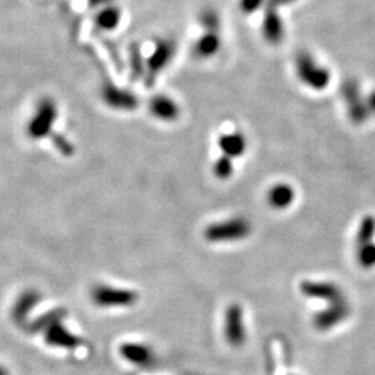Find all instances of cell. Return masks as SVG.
Returning a JSON list of instances; mask_svg holds the SVG:
<instances>
[{
	"instance_id": "22",
	"label": "cell",
	"mask_w": 375,
	"mask_h": 375,
	"mask_svg": "<svg viewBox=\"0 0 375 375\" xmlns=\"http://www.w3.org/2000/svg\"><path fill=\"white\" fill-rule=\"evenodd\" d=\"M264 5V0H241L239 8L245 14H252L257 12Z\"/></svg>"
},
{
	"instance_id": "26",
	"label": "cell",
	"mask_w": 375,
	"mask_h": 375,
	"mask_svg": "<svg viewBox=\"0 0 375 375\" xmlns=\"http://www.w3.org/2000/svg\"><path fill=\"white\" fill-rule=\"evenodd\" d=\"M112 2V0H88V3L90 5V6H103V5H108V3H110Z\"/></svg>"
},
{
	"instance_id": "5",
	"label": "cell",
	"mask_w": 375,
	"mask_h": 375,
	"mask_svg": "<svg viewBox=\"0 0 375 375\" xmlns=\"http://www.w3.org/2000/svg\"><path fill=\"white\" fill-rule=\"evenodd\" d=\"M342 97L347 105V113L353 124H363L369 113L365 106V101H363L358 83L354 79H349L342 85Z\"/></svg>"
},
{
	"instance_id": "12",
	"label": "cell",
	"mask_w": 375,
	"mask_h": 375,
	"mask_svg": "<svg viewBox=\"0 0 375 375\" xmlns=\"http://www.w3.org/2000/svg\"><path fill=\"white\" fill-rule=\"evenodd\" d=\"M221 48V39L217 31H206L194 45V53L201 59L213 57Z\"/></svg>"
},
{
	"instance_id": "23",
	"label": "cell",
	"mask_w": 375,
	"mask_h": 375,
	"mask_svg": "<svg viewBox=\"0 0 375 375\" xmlns=\"http://www.w3.org/2000/svg\"><path fill=\"white\" fill-rule=\"evenodd\" d=\"M110 42H112V41H106V39H103V45L106 46L108 52H109V53H112V59H113V63H114L116 68H117L119 71H123V68H124L123 59H121V56L117 53L116 46H113Z\"/></svg>"
},
{
	"instance_id": "13",
	"label": "cell",
	"mask_w": 375,
	"mask_h": 375,
	"mask_svg": "<svg viewBox=\"0 0 375 375\" xmlns=\"http://www.w3.org/2000/svg\"><path fill=\"white\" fill-rule=\"evenodd\" d=\"M246 138L243 134L241 132H231V134H224L220 139H219V146L221 149V152L234 159V157H239L245 153L246 150Z\"/></svg>"
},
{
	"instance_id": "21",
	"label": "cell",
	"mask_w": 375,
	"mask_h": 375,
	"mask_svg": "<svg viewBox=\"0 0 375 375\" xmlns=\"http://www.w3.org/2000/svg\"><path fill=\"white\" fill-rule=\"evenodd\" d=\"M201 23L206 28V31H217L220 26L219 16L213 10H206L201 17Z\"/></svg>"
},
{
	"instance_id": "6",
	"label": "cell",
	"mask_w": 375,
	"mask_h": 375,
	"mask_svg": "<svg viewBox=\"0 0 375 375\" xmlns=\"http://www.w3.org/2000/svg\"><path fill=\"white\" fill-rule=\"evenodd\" d=\"M102 99L109 108L123 112H132L139 105L136 95H134L132 92L119 88L113 83H109L103 88Z\"/></svg>"
},
{
	"instance_id": "11",
	"label": "cell",
	"mask_w": 375,
	"mask_h": 375,
	"mask_svg": "<svg viewBox=\"0 0 375 375\" xmlns=\"http://www.w3.org/2000/svg\"><path fill=\"white\" fill-rule=\"evenodd\" d=\"M95 296V301L103 306H113V305H130L134 302L135 296L132 292L127 291H119V290H112V288H101L97 290V292L93 294Z\"/></svg>"
},
{
	"instance_id": "24",
	"label": "cell",
	"mask_w": 375,
	"mask_h": 375,
	"mask_svg": "<svg viewBox=\"0 0 375 375\" xmlns=\"http://www.w3.org/2000/svg\"><path fill=\"white\" fill-rule=\"evenodd\" d=\"M365 106H367V110L371 114H375V90H372L369 95L365 99Z\"/></svg>"
},
{
	"instance_id": "1",
	"label": "cell",
	"mask_w": 375,
	"mask_h": 375,
	"mask_svg": "<svg viewBox=\"0 0 375 375\" xmlns=\"http://www.w3.org/2000/svg\"><path fill=\"white\" fill-rule=\"evenodd\" d=\"M57 114H59V110H57L56 102L50 98L42 99L38 103L35 113L27 125L28 136L34 141H39V139L50 136L57 120Z\"/></svg>"
},
{
	"instance_id": "9",
	"label": "cell",
	"mask_w": 375,
	"mask_h": 375,
	"mask_svg": "<svg viewBox=\"0 0 375 375\" xmlns=\"http://www.w3.org/2000/svg\"><path fill=\"white\" fill-rule=\"evenodd\" d=\"M227 338L232 345H241L245 339L243 328V316L242 310L238 306H232L227 314Z\"/></svg>"
},
{
	"instance_id": "10",
	"label": "cell",
	"mask_w": 375,
	"mask_h": 375,
	"mask_svg": "<svg viewBox=\"0 0 375 375\" xmlns=\"http://www.w3.org/2000/svg\"><path fill=\"white\" fill-rule=\"evenodd\" d=\"M295 201V191L288 183H276L268 192V203L276 209L284 210L290 207Z\"/></svg>"
},
{
	"instance_id": "18",
	"label": "cell",
	"mask_w": 375,
	"mask_h": 375,
	"mask_svg": "<svg viewBox=\"0 0 375 375\" xmlns=\"http://www.w3.org/2000/svg\"><path fill=\"white\" fill-rule=\"evenodd\" d=\"M213 171H214V175L219 178V179H228L231 178L232 172H234V164H232V159L228 157V156H221L216 163H214V167H213Z\"/></svg>"
},
{
	"instance_id": "25",
	"label": "cell",
	"mask_w": 375,
	"mask_h": 375,
	"mask_svg": "<svg viewBox=\"0 0 375 375\" xmlns=\"http://www.w3.org/2000/svg\"><path fill=\"white\" fill-rule=\"evenodd\" d=\"M294 0H267L265 2V8H271V9H276L279 6H284V5H290L292 3Z\"/></svg>"
},
{
	"instance_id": "4",
	"label": "cell",
	"mask_w": 375,
	"mask_h": 375,
	"mask_svg": "<svg viewBox=\"0 0 375 375\" xmlns=\"http://www.w3.org/2000/svg\"><path fill=\"white\" fill-rule=\"evenodd\" d=\"M250 234V224L245 219H231L206 228L205 236L210 242H228L243 239Z\"/></svg>"
},
{
	"instance_id": "19",
	"label": "cell",
	"mask_w": 375,
	"mask_h": 375,
	"mask_svg": "<svg viewBox=\"0 0 375 375\" xmlns=\"http://www.w3.org/2000/svg\"><path fill=\"white\" fill-rule=\"evenodd\" d=\"M124 354L128 356L130 360L136 361V363H145L150 356L145 347L134 346V345H130L128 347H124Z\"/></svg>"
},
{
	"instance_id": "16",
	"label": "cell",
	"mask_w": 375,
	"mask_h": 375,
	"mask_svg": "<svg viewBox=\"0 0 375 375\" xmlns=\"http://www.w3.org/2000/svg\"><path fill=\"white\" fill-rule=\"evenodd\" d=\"M375 235V219L371 216H367L363 219L360 228H358V234H357V242L358 245H364L372 241Z\"/></svg>"
},
{
	"instance_id": "17",
	"label": "cell",
	"mask_w": 375,
	"mask_h": 375,
	"mask_svg": "<svg viewBox=\"0 0 375 375\" xmlns=\"http://www.w3.org/2000/svg\"><path fill=\"white\" fill-rule=\"evenodd\" d=\"M357 259L363 268L375 267V243L368 242V243L360 245Z\"/></svg>"
},
{
	"instance_id": "2",
	"label": "cell",
	"mask_w": 375,
	"mask_h": 375,
	"mask_svg": "<svg viewBox=\"0 0 375 375\" xmlns=\"http://www.w3.org/2000/svg\"><path fill=\"white\" fill-rule=\"evenodd\" d=\"M296 70H298L299 78L307 86L316 90L325 89L331 81L330 71L321 65H317L314 59L306 52H302L298 54Z\"/></svg>"
},
{
	"instance_id": "14",
	"label": "cell",
	"mask_w": 375,
	"mask_h": 375,
	"mask_svg": "<svg viewBox=\"0 0 375 375\" xmlns=\"http://www.w3.org/2000/svg\"><path fill=\"white\" fill-rule=\"evenodd\" d=\"M121 21V12L114 6H106L95 16V24L102 31H113Z\"/></svg>"
},
{
	"instance_id": "20",
	"label": "cell",
	"mask_w": 375,
	"mask_h": 375,
	"mask_svg": "<svg viewBox=\"0 0 375 375\" xmlns=\"http://www.w3.org/2000/svg\"><path fill=\"white\" fill-rule=\"evenodd\" d=\"M53 145L63 156H71L74 153L72 143L63 135H53Z\"/></svg>"
},
{
	"instance_id": "15",
	"label": "cell",
	"mask_w": 375,
	"mask_h": 375,
	"mask_svg": "<svg viewBox=\"0 0 375 375\" xmlns=\"http://www.w3.org/2000/svg\"><path fill=\"white\" fill-rule=\"evenodd\" d=\"M130 59H131V78L134 81L145 78V74H146V65L145 64L146 63L143 61L139 46L136 43L130 46Z\"/></svg>"
},
{
	"instance_id": "3",
	"label": "cell",
	"mask_w": 375,
	"mask_h": 375,
	"mask_svg": "<svg viewBox=\"0 0 375 375\" xmlns=\"http://www.w3.org/2000/svg\"><path fill=\"white\" fill-rule=\"evenodd\" d=\"M176 50V45L172 39H159L149 59L146 60V75L145 82L148 88L154 83L159 74L170 64Z\"/></svg>"
},
{
	"instance_id": "8",
	"label": "cell",
	"mask_w": 375,
	"mask_h": 375,
	"mask_svg": "<svg viewBox=\"0 0 375 375\" xmlns=\"http://www.w3.org/2000/svg\"><path fill=\"white\" fill-rule=\"evenodd\" d=\"M263 35L265 41L271 45H278L284 38V26L281 21L276 9L265 8L264 20H263Z\"/></svg>"
},
{
	"instance_id": "7",
	"label": "cell",
	"mask_w": 375,
	"mask_h": 375,
	"mask_svg": "<svg viewBox=\"0 0 375 375\" xmlns=\"http://www.w3.org/2000/svg\"><path fill=\"white\" fill-rule=\"evenodd\" d=\"M149 112L154 119L164 123H172L181 114L178 103L167 95H156L152 98L149 101Z\"/></svg>"
}]
</instances>
